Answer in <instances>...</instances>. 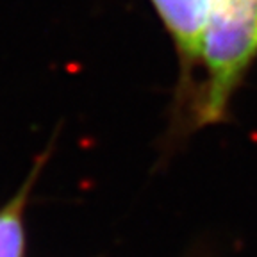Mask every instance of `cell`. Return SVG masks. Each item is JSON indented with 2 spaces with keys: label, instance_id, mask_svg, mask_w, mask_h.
<instances>
[{
  "label": "cell",
  "instance_id": "2",
  "mask_svg": "<svg viewBox=\"0 0 257 257\" xmlns=\"http://www.w3.org/2000/svg\"><path fill=\"white\" fill-rule=\"evenodd\" d=\"M161 24L175 45L182 77H191L200 64V45L211 0H150Z\"/></svg>",
  "mask_w": 257,
  "mask_h": 257
},
{
  "label": "cell",
  "instance_id": "1",
  "mask_svg": "<svg viewBox=\"0 0 257 257\" xmlns=\"http://www.w3.org/2000/svg\"><path fill=\"white\" fill-rule=\"evenodd\" d=\"M257 57V0H211L200 45L205 70L198 123H218Z\"/></svg>",
  "mask_w": 257,
  "mask_h": 257
},
{
  "label": "cell",
  "instance_id": "3",
  "mask_svg": "<svg viewBox=\"0 0 257 257\" xmlns=\"http://www.w3.org/2000/svg\"><path fill=\"white\" fill-rule=\"evenodd\" d=\"M31 182L0 211V257L24 255V211Z\"/></svg>",
  "mask_w": 257,
  "mask_h": 257
}]
</instances>
